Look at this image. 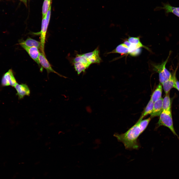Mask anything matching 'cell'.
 Segmentation results:
<instances>
[{"instance_id": "6da1fadb", "label": "cell", "mask_w": 179, "mask_h": 179, "mask_svg": "<svg viewBox=\"0 0 179 179\" xmlns=\"http://www.w3.org/2000/svg\"><path fill=\"white\" fill-rule=\"evenodd\" d=\"M101 61L99 51L97 48L93 51L82 54H76L72 61V63L78 74L85 70L92 64L99 63Z\"/></svg>"}, {"instance_id": "7a4b0ae2", "label": "cell", "mask_w": 179, "mask_h": 179, "mask_svg": "<svg viewBox=\"0 0 179 179\" xmlns=\"http://www.w3.org/2000/svg\"><path fill=\"white\" fill-rule=\"evenodd\" d=\"M142 133L137 121L125 133L121 134L116 133L114 135L118 141L123 143L126 149H137L138 147L137 139Z\"/></svg>"}, {"instance_id": "3957f363", "label": "cell", "mask_w": 179, "mask_h": 179, "mask_svg": "<svg viewBox=\"0 0 179 179\" xmlns=\"http://www.w3.org/2000/svg\"><path fill=\"white\" fill-rule=\"evenodd\" d=\"M170 52L169 55L166 60L161 64H152L153 70L159 73V80L161 84L167 80L171 77L170 72L166 68V65L170 54Z\"/></svg>"}, {"instance_id": "277c9868", "label": "cell", "mask_w": 179, "mask_h": 179, "mask_svg": "<svg viewBox=\"0 0 179 179\" xmlns=\"http://www.w3.org/2000/svg\"><path fill=\"white\" fill-rule=\"evenodd\" d=\"M159 116L157 123L158 127L163 126L168 127L174 135L178 137L174 128L171 111H163Z\"/></svg>"}, {"instance_id": "5b68a950", "label": "cell", "mask_w": 179, "mask_h": 179, "mask_svg": "<svg viewBox=\"0 0 179 179\" xmlns=\"http://www.w3.org/2000/svg\"><path fill=\"white\" fill-rule=\"evenodd\" d=\"M21 46L27 52L30 57L37 63L40 68L41 72H42L43 68L40 65L39 61V56L40 52L38 48L35 47H27L20 43Z\"/></svg>"}, {"instance_id": "8992f818", "label": "cell", "mask_w": 179, "mask_h": 179, "mask_svg": "<svg viewBox=\"0 0 179 179\" xmlns=\"http://www.w3.org/2000/svg\"><path fill=\"white\" fill-rule=\"evenodd\" d=\"M12 70L9 69L5 73L1 80V84L3 86H11L14 87L17 84Z\"/></svg>"}, {"instance_id": "52a82bcc", "label": "cell", "mask_w": 179, "mask_h": 179, "mask_svg": "<svg viewBox=\"0 0 179 179\" xmlns=\"http://www.w3.org/2000/svg\"><path fill=\"white\" fill-rule=\"evenodd\" d=\"M39 59L40 65L43 68L46 70L48 74L51 72L53 73L60 77L65 78V77L61 75L54 70L45 57L44 54L42 52H40Z\"/></svg>"}, {"instance_id": "ba28073f", "label": "cell", "mask_w": 179, "mask_h": 179, "mask_svg": "<svg viewBox=\"0 0 179 179\" xmlns=\"http://www.w3.org/2000/svg\"><path fill=\"white\" fill-rule=\"evenodd\" d=\"M49 22L47 21L45 19V16L42 18L41 30L40 32L41 43V49L42 52L45 54L44 47L45 42L46 34Z\"/></svg>"}, {"instance_id": "9c48e42d", "label": "cell", "mask_w": 179, "mask_h": 179, "mask_svg": "<svg viewBox=\"0 0 179 179\" xmlns=\"http://www.w3.org/2000/svg\"><path fill=\"white\" fill-rule=\"evenodd\" d=\"M14 88L17 92L16 95L19 99L23 98L25 96H29L30 94V90L26 84L17 83Z\"/></svg>"}, {"instance_id": "30bf717a", "label": "cell", "mask_w": 179, "mask_h": 179, "mask_svg": "<svg viewBox=\"0 0 179 179\" xmlns=\"http://www.w3.org/2000/svg\"><path fill=\"white\" fill-rule=\"evenodd\" d=\"M163 99L161 98L154 102L152 111L150 114L151 118L160 116L163 111Z\"/></svg>"}, {"instance_id": "8fae6325", "label": "cell", "mask_w": 179, "mask_h": 179, "mask_svg": "<svg viewBox=\"0 0 179 179\" xmlns=\"http://www.w3.org/2000/svg\"><path fill=\"white\" fill-rule=\"evenodd\" d=\"M163 7H158L156 8L154 10H157L161 9L165 10L166 12L168 13L171 12L179 17V7L172 6L168 4H164Z\"/></svg>"}, {"instance_id": "7c38bea8", "label": "cell", "mask_w": 179, "mask_h": 179, "mask_svg": "<svg viewBox=\"0 0 179 179\" xmlns=\"http://www.w3.org/2000/svg\"><path fill=\"white\" fill-rule=\"evenodd\" d=\"M118 53L121 55L129 54L130 50L128 47L123 43L119 45L115 49L108 53Z\"/></svg>"}, {"instance_id": "4fadbf2b", "label": "cell", "mask_w": 179, "mask_h": 179, "mask_svg": "<svg viewBox=\"0 0 179 179\" xmlns=\"http://www.w3.org/2000/svg\"><path fill=\"white\" fill-rule=\"evenodd\" d=\"M162 91V84L159 83L152 94L150 99L154 102L161 99Z\"/></svg>"}, {"instance_id": "5bb4252c", "label": "cell", "mask_w": 179, "mask_h": 179, "mask_svg": "<svg viewBox=\"0 0 179 179\" xmlns=\"http://www.w3.org/2000/svg\"><path fill=\"white\" fill-rule=\"evenodd\" d=\"M174 85V81L173 76L169 79L166 81L162 84L163 89L166 94L169 93L170 90L173 87Z\"/></svg>"}, {"instance_id": "9a60e30c", "label": "cell", "mask_w": 179, "mask_h": 179, "mask_svg": "<svg viewBox=\"0 0 179 179\" xmlns=\"http://www.w3.org/2000/svg\"><path fill=\"white\" fill-rule=\"evenodd\" d=\"M20 43L22 44L27 47H35L38 48H41V46L40 42L30 38H27L25 41H21Z\"/></svg>"}, {"instance_id": "2e32d148", "label": "cell", "mask_w": 179, "mask_h": 179, "mask_svg": "<svg viewBox=\"0 0 179 179\" xmlns=\"http://www.w3.org/2000/svg\"><path fill=\"white\" fill-rule=\"evenodd\" d=\"M171 103L169 93L166 94L163 99V111H171Z\"/></svg>"}, {"instance_id": "e0dca14e", "label": "cell", "mask_w": 179, "mask_h": 179, "mask_svg": "<svg viewBox=\"0 0 179 179\" xmlns=\"http://www.w3.org/2000/svg\"><path fill=\"white\" fill-rule=\"evenodd\" d=\"M128 41L131 43L135 45L139 48L143 47L148 50H150L148 48L143 45L142 44L139 37H129L128 39Z\"/></svg>"}, {"instance_id": "ac0fdd59", "label": "cell", "mask_w": 179, "mask_h": 179, "mask_svg": "<svg viewBox=\"0 0 179 179\" xmlns=\"http://www.w3.org/2000/svg\"><path fill=\"white\" fill-rule=\"evenodd\" d=\"M154 103V102L150 99L141 115L140 118L142 119L146 115L149 114H150L152 111Z\"/></svg>"}, {"instance_id": "d6986e66", "label": "cell", "mask_w": 179, "mask_h": 179, "mask_svg": "<svg viewBox=\"0 0 179 179\" xmlns=\"http://www.w3.org/2000/svg\"><path fill=\"white\" fill-rule=\"evenodd\" d=\"M142 119L140 118L138 121L139 126L142 133L146 128L151 120V118L149 117L143 120H142Z\"/></svg>"}, {"instance_id": "ffe728a7", "label": "cell", "mask_w": 179, "mask_h": 179, "mask_svg": "<svg viewBox=\"0 0 179 179\" xmlns=\"http://www.w3.org/2000/svg\"><path fill=\"white\" fill-rule=\"evenodd\" d=\"M51 0H44L42 10V18L46 15L50 5Z\"/></svg>"}, {"instance_id": "44dd1931", "label": "cell", "mask_w": 179, "mask_h": 179, "mask_svg": "<svg viewBox=\"0 0 179 179\" xmlns=\"http://www.w3.org/2000/svg\"><path fill=\"white\" fill-rule=\"evenodd\" d=\"M175 73L173 75L174 81V88L177 89L179 91V82L177 80L175 76Z\"/></svg>"}, {"instance_id": "7402d4cb", "label": "cell", "mask_w": 179, "mask_h": 179, "mask_svg": "<svg viewBox=\"0 0 179 179\" xmlns=\"http://www.w3.org/2000/svg\"><path fill=\"white\" fill-rule=\"evenodd\" d=\"M21 1H22L23 2H24L25 3H26L27 2V0H20Z\"/></svg>"}, {"instance_id": "603a6c76", "label": "cell", "mask_w": 179, "mask_h": 179, "mask_svg": "<svg viewBox=\"0 0 179 179\" xmlns=\"http://www.w3.org/2000/svg\"></svg>"}]
</instances>
